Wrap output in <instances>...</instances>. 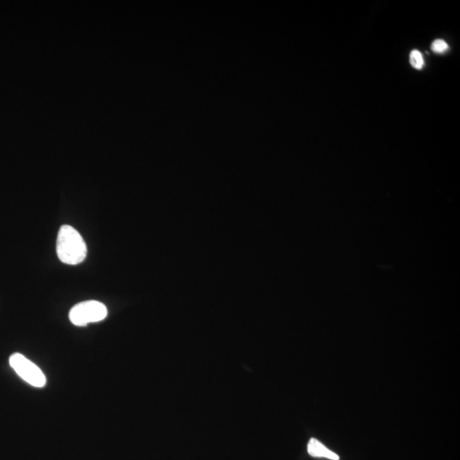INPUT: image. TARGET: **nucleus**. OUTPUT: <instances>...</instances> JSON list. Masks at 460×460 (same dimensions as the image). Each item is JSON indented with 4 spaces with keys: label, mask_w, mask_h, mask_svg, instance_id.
I'll return each mask as SVG.
<instances>
[{
    "label": "nucleus",
    "mask_w": 460,
    "mask_h": 460,
    "mask_svg": "<svg viewBox=\"0 0 460 460\" xmlns=\"http://www.w3.org/2000/svg\"><path fill=\"white\" fill-rule=\"evenodd\" d=\"M57 254L63 263L69 265H79L86 259V242L75 228L69 226L61 227L58 235Z\"/></svg>",
    "instance_id": "f257e3e1"
},
{
    "label": "nucleus",
    "mask_w": 460,
    "mask_h": 460,
    "mask_svg": "<svg viewBox=\"0 0 460 460\" xmlns=\"http://www.w3.org/2000/svg\"><path fill=\"white\" fill-rule=\"evenodd\" d=\"M431 49L435 53H444L448 50V45L444 40H437L432 43Z\"/></svg>",
    "instance_id": "423d86ee"
},
{
    "label": "nucleus",
    "mask_w": 460,
    "mask_h": 460,
    "mask_svg": "<svg viewBox=\"0 0 460 460\" xmlns=\"http://www.w3.org/2000/svg\"><path fill=\"white\" fill-rule=\"evenodd\" d=\"M10 365L24 381L34 387L42 388L47 385L43 372L22 354H13L10 357Z\"/></svg>",
    "instance_id": "7ed1b4c3"
},
{
    "label": "nucleus",
    "mask_w": 460,
    "mask_h": 460,
    "mask_svg": "<svg viewBox=\"0 0 460 460\" xmlns=\"http://www.w3.org/2000/svg\"><path fill=\"white\" fill-rule=\"evenodd\" d=\"M308 452L312 457H322L332 460H339L338 455L329 450L324 445L319 442L317 439H311L308 444Z\"/></svg>",
    "instance_id": "20e7f679"
},
{
    "label": "nucleus",
    "mask_w": 460,
    "mask_h": 460,
    "mask_svg": "<svg viewBox=\"0 0 460 460\" xmlns=\"http://www.w3.org/2000/svg\"><path fill=\"white\" fill-rule=\"evenodd\" d=\"M107 315L108 308L103 303L90 300L75 305L69 312V319L73 325L85 326L103 321Z\"/></svg>",
    "instance_id": "f03ea898"
},
{
    "label": "nucleus",
    "mask_w": 460,
    "mask_h": 460,
    "mask_svg": "<svg viewBox=\"0 0 460 460\" xmlns=\"http://www.w3.org/2000/svg\"><path fill=\"white\" fill-rule=\"evenodd\" d=\"M410 63L414 69L420 70L424 68V60L423 55L421 54L420 51L413 50L412 52H411Z\"/></svg>",
    "instance_id": "39448f33"
}]
</instances>
